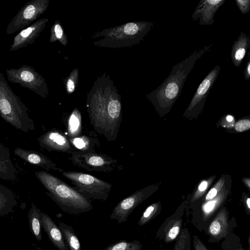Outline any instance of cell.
Returning a JSON list of instances; mask_svg holds the SVG:
<instances>
[{"instance_id": "21", "label": "cell", "mask_w": 250, "mask_h": 250, "mask_svg": "<svg viewBox=\"0 0 250 250\" xmlns=\"http://www.w3.org/2000/svg\"><path fill=\"white\" fill-rule=\"evenodd\" d=\"M228 216L226 211L221 210L210 223L208 231L215 238H220L225 236L228 230Z\"/></svg>"}, {"instance_id": "3", "label": "cell", "mask_w": 250, "mask_h": 250, "mask_svg": "<svg viewBox=\"0 0 250 250\" xmlns=\"http://www.w3.org/2000/svg\"><path fill=\"white\" fill-rule=\"evenodd\" d=\"M35 175L63 211L79 215L93 208L90 199L58 177L43 170L36 171Z\"/></svg>"}, {"instance_id": "22", "label": "cell", "mask_w": 250, "mask_h": 250, "mask_svg": "<svg viewBox=\"0 0 250 250\" xmlns=\"http://www.w3.org/2000/svg\"><path fill=\"white\" fill-rule=\"evenodd\" d=\"M41 211V210L33 203L28 213L30 231L34 237L39 241L42 240Z\"/></svg>"}, {"instance_id": "32", "label": "cell", "mask_w": 250, "mask_h": 250, "mask_svg": "<svg viewBox=\"0 0 250 250\" xmlns=\"http://www.w3.org/2000/svg\"><path fill=\"white\" fill-rule=\"evenodd\" d=\"M193 238L194 250H208L197 236H194Z\"/></svg>"}, {"instance_id": "25", "label": "cell", "mask_w": 250, "mask_h": 250, "mask_svg": "<svg viewBox=\"0 0 250 250\" xmlns=\"http://www.w3.org/2000/svg\"><path fill=\"white\" fill-rule=\"evenodd\" d=\"M56 41H59L64 46H66L68 43L67 36L64 33L63 29L59 20L55 21L50 29L49 42L53 43Z\"/></svg>"}, {"instance_id": "17", "label": "cell", "mask_w": 250, "mask_h": 250, "mask_svg": "<svg viewBox=\"0 0 250 250\" xmlns=\"http://www.w3.org/2000/svg\"><path fill=\"white\" fill-rule=\"evenodd\" d=\"M17 170L11 160L9 148L0 143V179L14 182Z\"/></svg>"}, {"instance_id": "26", "label": "cell", "mask_w": 250, "mask_h": 250, "mask_svg": "<svg viewBox=\"0 0 250 250\" xmlns=\"http://www.w3.org/2000/svg\"><path fill=\"white\" fill-rule=\"evenodd\" d=\"M142 245L139 241L128 242L122 240L108 245L104 250H141Z\"/></svg>"}, {"instance_id": "23", "label": "cell", "mask_w": 250, "mask_h": 250, "mask_svg": "<svg viewBox=\"0 0 250 250\" xmlns=\"http://www.w3.org/2000/svg\"><path fill=\"white\" fill-rule=\"evenodd\" d=\"M65 135L68 139L82 135V116L77 108L73 109L67 119Z\"/></svg>"}, {"instance_id": "11", "label": "cell", "mask_w": 250, "mask_h": 250, "mask_svg": "<svg viewBox=\"0 0 250 250\" xmlns=\"http://www.w3.org/2000/svg\"><path fill=\"white\" fill-rule=\"evenodd\" d=\"M48 21L47 18L40 19L22 29L14 38L9 51H14L35 43Z\"/></svg>"}, {"instance_id": "24", "label": "cell", "mask_w": 250, "mask_h": 250, "mask_svg": "<svg viewBox=\"0 0 250 250\" xmlns=\"http://www.w3.org/2000/svg\"><path fill=\"white\" fill-rule=\"evenodd\" d=\"M65 243L69 250H82L80 242L73 228L63 222L59 224Z\"/></svg>"}, {"instance_id": "9", "label": "cell", "mask_w": 250, "mask_h": 250, "mask_svg": "<svg viewBox=\"0 0 250 250\" xmlns=\"http://www.w3.org/2000/svg\"><path fill=\"white\" fill-rule=\"evenodd\" d=\"M69 159L72 163L88 171L111 172L117 166V161L109 156L96 151L81 152L73 151Z\"/></svg>"}, {"instance_id": "31", "label": "cell", "mask_w": 250, "mask_h": 250, "mask_svg": "<svg viewBox=\"0 0 250 250\" xmlns=\"http://www.w3.org/2000/svg\"><path fill=\"white\" fill-rule=\"evenodd\" d=\"M180 231V227L178 225L174 226L170 229L168 232L167 239L172 240L176 238Z\"/></svg>"}, {"instance_id": "2", "label": "cell", "mask_w": 250, "mask_h": 250, "mask_svg": "<svg viewBox=\"0 0 250 250\" xmlns=\"http://www.w3.org/2000/svg\"><path fill=\"white\" fill-rule=\"evenodd\" d=\"M212 44L195 51L181 62L173 66L167 77L154 90L147 96L152 102L164 107L169 106L180 96L188 75L196 62L210 50Z\"/></svg>"}, {"instance_id": "30", "label": "cell", "mask_w": 250, "mask_h": 250, "mask_svg": "<svg viewBox=\"0 0 250 250\" xmlns=\"http://www.w3.org/2000/svg\"><path fill=\"white\" fill-rule=\"evenodd\" d=\"M235 128L238 132L248 130L250 127V122L249 120L244 119L238 121L235 125Z\"/></svg>"}, {"instance_id": "1", "label": "cell", "mask_w": 250, "mask_h": 250, "mask_svg": "<svg viewBox=\"0 0 250 250\" xmlns=\"http://www.w3.org/2000/svg\"><path fill=\"white\" fill-rule=\"evenodd\" d=\"M86 106L95 131L107 141H115L122 121L121 99L108 76L97 78L87 94Z\"/></svg>"}, {"instance_id": "35", "label": "cell", "mask_w": 250, "mask_h": 250, "mask_svg": "<svg viewBox=\"0 0 250 250\" xmlns=\"http://www.w3.org/2000/svg\"><path fill=\"white\" fill-rule=\"evenodd\" d=\"M207 186V182L206 181H203L199 185L198 189L200 191H203L206 189Z\"/></svg>"}, {"instance_id": "33", "label": "cell", "mask_w": 250, "mask_h": 250, "mask_svg": "<svg viewBox=\"0 0 250 250\" xmlns=\"http://www.w3.org/2000/svg\"><path fill=\"white\" fill-rule=\"evenodd\" d=\"M244 78L246 80L250 79V58L248 59L244 71Z\"/></svg>"}, {"instance_id": "14", "label": "cell", "mask_w": 250, "mask_h": 250, "mask_svg": "<svg viewBox=\"0 0 250 250\" xmlns=\"http://www.w3.org/2000/svg\"><path fill=\"white\" fill-rule=\"evenodd\" d=\"M14 153L26 163L37 165L46 170H56L60 172L63 171L46 156L36 151L17 147L14 149Z\"/></svg>"}, {"instance_id": "37", "label": "cell", "mask_w": 250, "mask_h": 250, "mask_svg": "<svg viewBox=\"0 0 250 250\" xmlns=\"http://www.w3.org/2000/svg\"><path fill=\"white\" fill-rule=\"evenodd\" d=\"M246 203H247L248 208L250 209V199L249 198L247 199Z\"/></svg>"}, {"instance_id": "13", "label": "cell", "mask_w": 250, "mask_h": 250, "mask_svg": "<svg viewBox=\"0 0 250 250\" xmlns=\"http://www.w3.org/2000/svg\"><path fill=\"white\" fill-rule=\"evenodd\" d=\"M226 0H200L197 4L191 19H199V25H211L214 22V16L218 9Z\"/></svg>"}, {"instance_id": "6", "label": "cell", "mask_w": 250, "mask_h": 250, "mask_svg": "<svg viewBox=\"0 0 250 250\" xmlns=\"http://www.w3.org/2000/svg\"><path fill=\"white\" fill-rule=\"evenodd\" d=\"M61 173L86 198L104 202L107 199L112 188L110 184L87 173L64 170Z\"/></svg>"}, {"instance_id": "38", "label": "cell", "mask_w": 250, "mask_h": 250, "mask_svg": "<svg viewBox=\"0 0 250 250\" xmlns=\"http://www.w3.org/2000/svg\"><path fill=\"white\" fill-rule=\"evenodd\" d=\"M35 248H36V249L37 250H43L42 249H41V248L39 247H37L36 245H35Z\"/></svg>"}, {"instance_id": "8", "label": "cell", "mask_w": 250, "mask_h": 250, "mask_svg": "<svg viewBox=\"0 0 250 250\" xmlns=\"http://www.w3.org/2000/svg\"><path fill=\"white\" fill-rule=\"evenodd\" d=\"M49 0H31L26 2L8 24L6 33L10 35L33 23L47 10Z\"/></svg>"}, {"instance_id": "12", "label": "cell", "mask_w": 250, "mask_h": 250, "mask_svg": "<svg viewBox=\"0 0 250 250\" xmlns=\"http://www.w3.org/2000/svg\"><path fill=\"white\" fill-rule=\"evenodd\" d=\"M145 197L142 191H137L119 202L114 208L109 217L118 224L125 222L129 215Z\"/></svg>"}, {"instance_id": "27", "label": "cell", "mask_w": 250, "mask_h": 250, "mask_svg": "<svg viewBox=\"0 0 250 250\" xmlns=\"http://www.w3.org/2000/svg\"><path fill=\"white\" fill-rule=\"evenodd\" d=\"M79 74L78 69L75 68L71 71L68 77L64 81L67 94H71L75 90L78 82Z\"/></svg>"}, {"instance_id": "15", "label": "cell", "mask_w": 250, "mask_h": 250, "mask_svg": "<svg viewBox=\"0 0 250 250\" xmlns=\"http://www.w3.org/2000/svg\"><path fill=\"white\" fill-rule=\"evenodd\" d=\"M220 69L221 67L216 64L205 77L195 92L189 106V109H192L204 102L219 75Z\"/></svg>"}, {"instance_id": "20", "label": "cell", "mask_w": 250, "mask_h": 250, "mask_svg": "<svg viewBox=\"0 0 250 250\" xmlns=\"http://www.w3.org/2000/svg\"><path fill=\"white\" fill-rule=\"evenodd\" d=\"M68 140L74 151L77 152H94L96 151L95 147L100 145L98 139L84 135L70 138Z\"/></svg>"}, {"instance_id": "34", "label": "cell", "mask_w": 250, "mask_h": 250, "mask_svg": "<svg viewBox=\"0 0 250 250\" xmlns=\"http://www.w3.org/2000/svg\"><path fill=\"white\" fill-rule=\"evenodd\" d=\"M217 191L216 188H211L210 190L208 192V194L207 195L206 197V199L208 201L212 199L214 197H215V196L217 194Z\"/></svg>"}, {"instance_id": "4", "label": "cell", "mask_w": 250, "mask_h": 250, "mask_svg": "<svg viewBox=\"0 0 250 250\" xmlns=\"http://www.w3.org/2000/svg\"><path fill=\"white\" fill-rule=\"evenodd\" d=\"M154 23L150 21H132L105 29L94 33L95 46L111 48L128 47L139 43L150 32Z\"/></svg>"}, {"instance_id": "28", "label": "cell", "mask_w": 250, "mask_h": 250, "mask_svg": "<svg viewBox=\"0 0 250 250\" xmlns=\"http://www.w3.org/2000/svg\"><path fill=\"white\" fill-rule=\"evenodd\" d=\"M157 210V205H151L148 207L144 211L140 219L138 224L139 226H143L150 221L155 214Z\"/></svg>"}, {"instance_id": "29", "label": "cell", "mask_w": 250, "mask_h": 250, "mask_svg": "<svg viewBox=\"0 0 250 250\" xmlns=\"http://www.w3.org/2000/svg\"><path fill=\"white\" fill-rule=\"evenodd\" d=\"M235 2L242 14H245L250 12V0H236Z\"/></svg>"}, {"instance_id": "16", "label": "cell", "mask_w": 250, "mask_h": 250, "mask_svg": "<svg viewBox=\"0 0 250 250\" xmlns=\"http://www.w3.org/2000/svg\"><path fill=\"white\" fill-rule=\"evenodd\" d=\"M40 214L42 227L51 243L59 250H69L59 226L46 213L41 211Z\"/></svg>"}, {"instance_id": "19", "label": "cell", "mask_w": 250, "mask_h": 250, "mask_svg": "<svg viewBox=\"0 0 250 250\" xmlns=\"http://www.w3.org/2000/svg\"><path fill=\"white\" fill-rule=\"evenodd\" d=\"M17 205L13 192L0 183V216H5L12 213Z\"/></svg>"}, {"instance_id": "36", "label": "cell", "mask_w": 250, "mask_h": 250, "mask_svg": "<svg viewBox=\"0 0 250 250\" xmlns=\"http://www.w3.org/2000/svg\"><path fill=\"white\" fill-rule=\"evenodd\" d=\"M226 120L228 122H231L233 120V118L231 115H228L226 117Z\"/></svg>"}, {"instance_id": "18", "label": "cell", "mask_w": 250, "mask_h": 250, "mask_svg": "<svg viewBox=\"0 0 250 250\" xmlns=\"http://www.w3.org/2000/svg\"><path fill=\"white\" fill-rule=\"evenodd\" d=\"M250 46V37L241 31L233 42L230 53L231 60L234 66L239 67Z\"/></svg>"}, {"instance_id": "7", "label": "cell", "mask_w": 250, "mask_h": 250, "mask_svg": "<svg viewBox=\"0 0 250 250\" xmlns=\"http://www.w3.org/2000/svg\"><path fill=\"white\" fill-rule=\"evenodd\" d=\"M5 73L9 82L19 84L43 99L48 97V88L45 80L33 67L24 64L18 68L6 69Z\"/></svg>"}, {"instance_id": "10", "label": "cell", "mask_w": 250, "mask_h": 250, "mask_svg": "<svg viewBox=\"0 0 250 250\" xmlns=\"http://www.w3.org/2000/svg\"><path fill=\"white\" fill-rule=\"evenodd\" d=\"M40 146L48 151H57L71 154L74 149L67 136L62 132L52 129L38 138Z\"/></svg>"}, {"instance_id": "5", "label": "cell", "mask_w": 250, "mask_h": 250, "mask_svg": "<svg viewBox=\"0 0 250 250\" xmlns=\"http://www.w3.org/2000/svg\"><path fill=\"white\" fill-rule=\"evenodd\" d=\"M0 116L6 122L23 132L35 129L28 109L10 88L0 72Z\"/></svg>"}]
</instances>
